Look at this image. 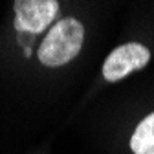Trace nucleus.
I'll use <instances>...</instances> for the list:
<instances>
[{
	"instance_id": "obj_2",
	"label": "nucleus",
	"mask_w": 154,
	"mask_h": 154,
	"mask_svg": "<svg viewBox=\"0 0 154 154\" xmlns=\"http://www.w3.org/2000/svg\"><path fill=\"white\" fill-rule=\"evenodd\" d=\"M150 59V51L138 42H128L116 48L103 64V75L106 81H119L134 70L143 68Z\"/></svg>"
},
{
	"instance_id": "obj_4",
	"label": "nucleus",
	"mask_w": 154,
	"mask_h": 154,
	"mask_svg": "<svg viewBox=\"0 0 154 154\" xmlns=\"http://www.w3.org/2000/svg\"><path fill=\"white\" fill-rule=\"evenodd\" d=\"M130 149L134 154H154V112L136 127L130 138Z\"/></svg>"
},
{
	"instance_id": "obj_3",
	"label": "nucleus",
	"mask_w": 154,
	"mask_h": 154,
	"mask_svg": "<svg viewBox=\"0 0 154 154\" xmlns=\"http://www.w3.org/2000/svg\"><path fill=\"white\" fill-rule=\"evenodd\" d=\"M57 11H59V2L55 0H17L15 28L29 33H41L53 20Z\"/></svg>"
},
{
	"instance_id": "obj_1",
	"label": "nucleus",
	"mask_w": 154,
	"mask_h": 154,
	"mask_svg": "<svg viewBox=\"0 0 154 154\" xmlns=\"http://www.w3.org/2000/svg\"><path fill=\"white\" fill-rule=\"evenodd\" d=\"M85 28L75 18L57 20L38 48V59L46 66H63L81 51Z\"/></svg>"
}]
</instances>
